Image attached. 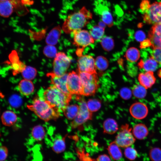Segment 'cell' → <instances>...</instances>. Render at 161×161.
<instances>
[{
	"mask_svg": "<svg viewBox=\"0 0 161 161\" xmlns=\"http://www.w3.org/2000/svg\"><path fill=\"white\" fill-rule=\"evenodd\" d=\"M61 32V28L59 26L55 27L47 35L46 42L47 44L54 45L57 43Z\"/></svg>",
	"mask_w": 161,
	"mask_h": 161,
	"instance_id": "cell-17",
	"label": "cell"
},
{
	"mask_svg": "<svg viewBox=\"0 0 161 161\" xmlns=\"http://www.w3.org/2000/svg\"><path fill=\"white\" fill-rule=\"evenodd\" d=\"M18 89L22 95L28 96L33 92L34 87L33 83L30 80L24 79L19 83Z\"/></svg>",
	"mask_w": 161,
	"mask_h": 161,
	"instance_id": "cell-18",
	"label": "cell"
},
{
	"mask_svg": "<svg viewBox=\"0 0 161 161\" xmlns=\"http://www.w3.org/2000/svg\"><path fill=\"white\" fill-rule=\"evenodd\" d=\"M95 65L96 68L99 70L104 71L108 67V61L105 57L99 56L95 60Z\"/></svg>",
	"mask_w": 161,
	"mask_h": 161,
	"instance_id": "cell-33",
	"label": "cell"
},
{
	"mask_svg": "<svg viewBox=\"0 0 161 161\" xmlns=\"http://www.w3.org/2000/svg\"><path fill=\"white\" fill-rule=\"evenodd\" d=\"M151 43L150 40L149 38H148L144 40L141 42L140 47L141 48H144L151 46Z\"/></svg>",
	"mask_w": 161,
	"mask_h": 161,
	"instance_id": "cell-48",
	"label": "cell"
},
{
	"mask_svg": "<svg viewBox=\"0 0 161 161\" xmlns=\"http://www.w3.org/2000/svg\"><path fill=\"white\" fill-rule=\"evenodd\" d=\"M145 37V33L141 31H137L135 33V38L138 41L142 42L144 40Z\"/></svg>",
	"mask_w": 161,
	"mask_h": 161,
	"instance_id": "cell-47",
	"label": "cell"
},
{
	"mask_svg": "<svg viewBox=\"0 0 161 161\" xmlns=\"http://www.w3.org/2000/svg\"><path fill=\"white\" fill-rule=\"evenodd\" d=\"M148 38L151 42V47L153 49L161 48V35H148Z\"/></svg>",
	"mask_w": 161,
	"mask_h": 161,
	"instance_id": "cell-39",
	"label": "cell"
},
{
	"mask_svg": "<svg viewBox=\"0 0 161 161\" xmlns=\"http://www.w3.org/2000/svg\"><path fill=\"white\" fill-rule=\"evenodd\" d=\"M129 112L131 115L134 118L142 120L147 116L148 109L145 103L141 102H137L131 105Z\"/></svg>",
	"mask_w": 161,
	"mask_h": 161,
	"instance_id": "cell-12",
	"label": "cell"
},
{
	"mask_svg": "<svg viewBox=\"0 0 161 161\" xmlns=\"http://www.w3.org/2000/svg\"><path fill=\"white\" fill-rule=\"evenodd\" d=\"M77 152L80 161H96V160L91 157L88 153H86L84 149H77Z\"/></svg>",
	"mask_w": 161,
	"mask_h": 161,
	"instance_id": "cell-40",
	"label": "cell"
},
{
	"mask_svg": "<svg viewBox=\"0 0 161 161\" xmlns=\"http://www.w3.org/2000/svg\"><path fill=\"white\" fill-rule=\"evenodd\" d=\"M98 25L101 27L105 28L106 26V24L102 21H100Z\"/></svg>",
	"mask_w": 161,
	"mask_h": 161,
	"instance_id": "cell-50",
	"label": "cell"
},
{
	"mask_svg": "<svg viewBox=\"0 0 161 161\" xmlns=\"http://www.w3.org/2000/svg\"><path fill=\"white\" fill-rule=\"evenodd\" d=\"M158 63L151 56L145 60H141L138 63V66L140 69H143L146 72H154L157 69Z\"/></svg>",
	"mask_w": 161,
	"mask_h": 161,
	"instance_id": "cell-16",
	"label": "cell"
},
{
	"mask_svg": "<svg viewBox=\"0 0 161 161\" xmlns=\"http://www.w3.org/2000/svg\"><path fill=\"white\" fill-rule=\"evenodd\" d=\"M132 92L136 98L142 99L146 96L147 92L146 89L144 87L140 84H136L132 87Z\"/></svg>",
	"mask_w": 161,
	"mask_h": 161,
	"instance_id": "cell-28",
	"label": "cell"
},
{
	"mask_svg": "<svg viewBox=\"0 0 161 161\" xmlns=\"http://www.w3.org/2000/svg\"><path fill=\"white\" fill-rule=\"evenodd\" d=\"M78 113L71 123V126L75 128L80 125L87 120L92 119V114L88 108L87 103L82 101L79 106Z\"/></svg>",
	"mask_w": 161,
	"mask_h": 161,
	"instance_id": "cell-8",
	"label": "cell"
},
{
	"mask_svg": "<svg viewBox=\"0 0 161 161\" xmlns=\"http://www.w3.org/2000/svg\"><path fill=\"white\" fill-rule=\"evenodd\" d=\"M89 110L91 112L97 111L101 106V101L97 99H89L87 103Z\"/></svg>",
	"mask_w": 161,
	"mask_h": 161,
	"instance_id": "cell-34",
	"label": "cell"
},
{
	"mask_svg": "<svg viewBox=\"0 0 161 161\" xmlns=\"http://www.w3.org/2000/svg\"><path fill=\"white\" fill-rule=\"evenodd\" d=\"M21 101L20 97L16 95L12 96L9 99L10 104L14 107H17L20 105Z\"/></svg>",
	"mask_w": 161,
	"mask_h": 161,
	"instance_id": "cell-45",
	"label": "cell"
},
{
	"mask_svg": "<svg viewBox=\"0 0 161 161\" xmlns=\"http://www.w3.org/2000/svg\"><path fill=\"white\" fill-rule=\"evenodd\" d=\"M98 87L97 82L82 86L81 95L86 96L92 95L95 93Z\"/></svg>",
	"mask_w": 161,
	"mask_h": 161,
	"instance_id": "cell-31",
	"label": "cell"
},
{
	"mask_svg": "<svg viewBox=\"0 0 161 161\" xmlns=\"http://www.w3.org/2000/svg\"><path fill=\"white\" fill-rule=\"evenodd\" d=\"M100 13L101 19L106 25L109 27H111L113 25L112 16L111 13L106 8L100 10Z\"/></svg>",
	"mask_w": 161,
	"mask_h": 161,
	"instance_id": "cell-29",
	"label": "cell"
},
{
	"mask_svg": "<svg viewBox=\"0 0 161 161\" xmlns=\"http://www.w3.org/2000/svg\"><path fill=\"white\" fill-rule=\"evenodd\" d=\"M138 80L140 84L147 89L151 88L155 83L156 78L153 72L148 71L139 74Z\"/></svg>",
	"mask_w": 161,
	"mask_h": 161,
	"instance_id": "cell-13",
	"label": "cell"
},
{
	"mask_svg": "<svg viewBox=\"0 0 161 161\" xmlns=\"http://www.w3.org/2000/svg\"><path fill=\"white\" fill-rule=\"evenodd\" d=\"M144 22L153 25L161 23V2H155L151 4L148 10L143 14Z\"/></svg>",
	"mask_w": 161,
	"mask_h": 161,
	"instance_id": "cell-5",
	"label": "cell"
},
{
	"mask_svg": "<svg viewBox=\"0 0 161 161\" xmlns=\"http://www.w3.org/2000/svg\"><path fill=\"white\" fill-rule=\"evenodd\" d=\"M131 128L128 124L121 127L114 141L118 146L126 148L134 143L135 139L131 132Z\"/></svg>",
	"mask_w": 161,
	"mask_h": 161,
	"instance_id": "cell-4",
	"label": "cell"
},
{
	"mask_svg": "<svg viewBox=\"0 0 161 161\" xmlns=\"http://www.w3.org/2000/svg\"><path fill=\"white\" fill-rule=\"evenodd\" d=\"M6 0H0V1H4Z\"/></svg>",
	"mask_w": 161,
	"mask_h": 161,
	"instance_id": "cell-52",
	"label": "cell"
},
{
	"mask_svg": "<svg viewBox=\"0 0 161 161\" xmlns=\"http://www.w3.org/2000/svg\"><path fill=\"white\" fill-rule=\"evenodd\" d=\"M150 157L152 161H161V149L155 147L151 148L149 153Z\"/></svg>",
	"mask_w": 161,
	"mask_h": 161,
	"instance_id": "cell-36",
	"label": "cell"
},
{
	"mask_svg": "<svg viewBox=\"0 0 161 161\" xmlns=\"http://www.w3.org/2000/svg\"><path fill=\"white\" fill-rule=\"evenodd\" d=\"M68 74L66 73L61 76H58L53 72L47 74V76L50 78L52 84L61 92L69 95H71L68 90L66 83Z\"/></svg>",
	"mask_w": 161,
	"mask_h": 161,
	"instance_id": "cell-11",
	"label": "cell"
},
{
	"mask_svg": "<svg viewBox=\"0 0 161 161\" xmlns=\"http://www.w3.org/2000/svg\"><path fill=\"white\" fill-rule=\"evenodd\" d=\"M105 28L98 25L93 26L90 30L89 33L94 40L97 41L101 39L104 34Z\"/></svg>",
	"mask_w": 161,
	"mask_h": 161,
	"instance_id": "cell-26",
	"label": "cell"
},
{
	"mask_svg": "<svg viewBox=\"0 0 161 161\" xmlns=\"http://www.w3.org/2000/svg\"><path fill=\"white\" fill-rule=\"evenodd\" d=\"M101 43L104 49L107 51L112 50L114 46V41L109 37L106 36L102 38Z\"/></svg>",
	"mask_w": 161,
	"mask_h": 161,
	"instance_id": "cell-35",
	"label": "cell"
},
{
	"mask_svg": "<svg viewBox=\"0 0 161 161\" xmlns=\"http://www.w3.org/2000/svg\"><path fill=\"white\" fill-rule=\"evenodd\" d=\"M103 129L104 133L112 134L117 131L118 126L115 120L112 118H108L104 121Z\"/></svg>",
	"mask_w": 161,
	"mask_h": 161,
	"instance_id": "cell-22",
	"label": "cell"
},
{
	"mask_svg": "<svg viewBox=\"0 0 161 161\" xmlns=\"http://www.w3.org/2000/svg\"><path fill=\"white\" fill-rule=\"evenodd\" d=\"M151 56L158 63L161 65V48L153 49Z\"/></svg>",
	"mask_w": 161,
	"mask_h": 161,
	"instance_id": "cell-42",
	"label": "cell"
},
{
	"mask_svg": "<svg viewBox=\"0 0 161 161\" xmlns=\"http://www.w3.org/2000/svg\"><path fill=\"white\" fill-rule=\"evenodd\" d=\"M1 119L3 124L6 126H10L16 123L17 120V117L13 112L7 111L3 113Z\"/></svg>",
	"mask_w": 161,
	"mask_h": 161,
	"instance_id": "cell-23",
	"label": "cell"
},
{
	"mask_svg": "<svg viewBox=\"0 0 161 161\" xmlns=\"http://www.w3.org/2000/svg\"><path fill=\"white\" fill-rule=\"evenodd\" d=\"M124 154L126 158L131 160H134L137 156V152L135 149L130 146L126 148Z\"/></svg>",
	"mask_w": 161,
	"mask_h": 161,
	"instance_id": "cell-38",
	"label": "cell"
},
{
	"mask_svg": "<svg viewBox=\"0 0 161 161\" xmlns=\"http://www.w3.org/2000/svg\"><path fill=\"white\" fill-rule=\"evenodd\" d=\"M107 149L113 160H118L122 157V154L121 149L114 141L110 144Z\"/></svg>",
	"mask_w": 161,
	"mask_h": 161,
	"instance_id": "cell-21",
	"label": "cell"
},
{
	"mask_svg": "<svg viewBox=\"0 0 161 161\" xmlns=\"http://www.w3.org/2000/svg\"><path fill=\"white\" fill-rule=\"evenodd\" d=\"M72 32L74 35L73 43L78 47L84 48L94 42L89 32L87 30L80 29Z\"/></svg>",
	"mask_w": 161,
	"mask_h": 161,
	"instance_id": "cell-9",
	"label": "cell"
},
{
	"mask_svg": "<svg viewBox=\"0 0 161 161\" xmlns=\"http://www.w3.org/2000/svg\"><path fill=\"white\" fill-rule=\"evenodd\" d=\"M92 13L85 7L69 15L63 23L62 29L66 33L80 30L92 19Z\"/></svg>",
	"mask_w": 161,
	"mask_h": 161,
	"instance_id": "cell-1",
	"label": "cell"
},
{
	"mask_svg": "<svg viewBox=\"0 0 161 161\" xmlns=\"http://www.w3.org/2000/svg\"><path fill=\"white\" fill-rule=\"evenodd\" d=\"M65 138L56 140L54 142L52 149L56 153L59 154L64 152L66 149Z\"/></svg>",
	"mask_w": 161,
	"mask_h": 161,
	"instance_id": "cell-27",
	"label": "cell"
},
{
	"mask_svg": "<svg viewBox=\"0 0 161 161\" xmlns=\"http://www.w3.org/2000/svg\"><path fill=\"white\" fill-rule=\"evenodd\" d=\"M8 150L4 146L0 147V161H4L7 158L8 155Z\"/></svg>",
	"mask_w": 161,
	"mask_h": 161,
	"instance_id": "cell-46",
	"label": "cell"
},
{
	"mask_svg": "<svg viewBox=\"0 0 161 161\" xmlns=\"http://www.w3.org/2000/svg\"><path fill=\"white\" fill-rule=\"evenodd\" d=\"M66 86L71 94L81 95L82 85L78 74L74 71L68 73Z\"/></svg>",
	"mask_w": 161,
	"mask_h": 161,
	"instance_id": "cell-7",
	"label": "cell"
},
{
	"mask_svg": "<svg viewBox=\"0 0 161 161\" xmlns=\"http://www.w3.org/2000/svg\"><path fill=\"white\" fill-rule=\"evenodd\" d=\"M148 35H161V23L153 25L149 32Z\"/></svg>",
	"mask_w": 161,
	"mask_h": 161,
	"instance_id": "cell-41",
	"label": "cell"
},
{
	"mask_svg": "<svg viewBox=\"0 0 161 161\" xmlns=\"http://www.w3.org/2000/svg\"><path fill=\"white\" fill-rule=\"evenodd\" d=\"M14 8L12 0L0 1V16L4 18L9 17L13 13Z\"/></svg>",
	"mask_w": 161,
	"mask_h": 161,
	"instance_id": "cell-14",
	"label": "cell"
},
{
	"mask_svg": "<svg viewBox=\"0 0 161 161\" xmlns=\"http://www.w3.org/2000/svg\"><path fill=\"white\" fill-rule=\"evenodd\" d=\"M71 95L61 92L53 85L45 90L42 97L61 113L69 105Z\"/></svg>",
	"mask_w": 161,
	"mask_h": 161,
	"instance_id": "cell-3",
	"label": "cell"
},
{
	"mask_svg": "<svg viewBox=\"0 0 161 161\" xmlns=\"http://www.w3.org/2000/svg\"><path fill=\"white\" fill-rule=\"evenodd\" d=\"M125 56L127 60L129 62L134 63L137 62L140 56V52L137 48L131 47L126 51Z\"/></svg>",
	"mask_w": 161,
	"mask_h": 161,
	"instance_id": "cell-25",
	"label": "cell"
},
{
	"mask_svg": "<svg viewBox=\"0 0 161 161\" xmlns=\"http://www.w3.org/2000/svg\"><path fill=\"white\" fill-rule=\"evenodd\" d=\"M78 72L96 73L95 60L89 55H82L78 61Z\"/></svg>",
	"mask_w": 161,
	"mask_h": 161,
	"instance_id": "cell-10",
	"label": "cell"
},
{
	"mask_svg": "<svg viewBox=\"0 0 161 161\" xmlns=\"http://www.w3.org/2000/svg\"><path fill=\"white\" fill-rule=\"evenodd\" d=\"M151 4L149 0H142L140 3V12L143 14L149 9Z\"/></svg>",
	"mask_w": 161,
	"mask_h": 161,
	"instance_id": "cell-43",
	"label": "cell"
},
{
	"mask_svg": "<svg viewBox=\"0 0 161 161\" xmlns=\"http://www.w3.org/2000/svg\"><path fill=\"white\" fill-rule=\"evenodd\" d=\"M121 97L125 100L129 99L131 96V92L130 90L127 88L121 89L120 92Z\"/></svg>",
	"mask_w": 161,
	"mask_h": 161,
	"instance_id": "cell-44",
	"label": "cell"
},
{
	"mask_svg": "<svg viewBox=\"0 0 161 161\" xmlns=\"http://www.w3.org/2000/svg\"><path fill=\"white\" fill-rule=\"evenodd\" d=\"M70 63V60L64 52L57 53L53 63V73L61 76L66 73Z\"/></svg>",
	"mask_w": 161,
	"mask_h": 161,
	"instance_id": "cell-6",
	"label": "cell"
},
{
	"mask_svg": "<svg viewBox=\"0 0 161 161\" xmlns=\"http://www.w3.org/2000/svg\"><path fill=\"white\" fill-rule=\"evenodd\" d=\"M10 58L12 63L11 67L13 74H16L21 72L26 66L19 60L17 54L15 51L12 52Z\"/></svg>",
	"mask_w": 161,
	"mask_h": 161,
	"instance_id": "cell-15",
	"label": "cell"
},
{
	"mask_svg": "<svg viewBox=\"0 0 161 161\" xmlns=\"http://www.w3.org/2000/svg\"><path fill=\"white\" fill-rule=\"evenodd\" d=\"M157 74L158 76L161 78V69L159 70Z\"/></svg>",
	"mask_w": 161,
	"mask_h": 161,
	"instance_id": "cell-51",
	"label": "cell"
},
{
	"mask_svg": "<svg viewBox=\"0 0 161 161\" xmlns=\"http://www.w3.org/2000/svg\"><path fill=\"white\" fill-rule=\"evenodd\" d=\"M96 161H111V160L107 155L104 154L99 156Z\"/></svg>",
	"mask_w": 161,
	"mask_h": 161,
	"instance_id": "cell-49",
	"label": "cell"
},
{
	"mask_svg": "<svg viewBox=\"0 0 161 161\" xmlns=\"http://www.w3.org/2000/svg\"><path fill=\"white\" fill-rule=\"evenodd\" d=\"M32 135L33 138L37 140H42L45 135V132L44 128L41 126L34 127L32 131Z\"/></svg>",
	"mask_w": 161,
	"mask_h": 161,
	"instance_id": "cell-32",
	"label": "cell"
},
{
	"mask_svg": "<svg viewBox=\"0 0 161 161\" xmlns=\"http://www.w3.org/2000/svg\"><path fill=\"white\" fill-rule=\"evenodd\" d=\"M21 73L24 79L30 80L35 77L37 71L33 67L26 66Z\"/></svg>",
	"mask_w": 161,
	"mask_h": 161,
	"instance_id": "cell-30",
	"label": "cell"
},
{
	"mask_svg": "<svg viewBox=\"0 0 161 161\" xmlns=\"http://www.w3.org/2000/svg\"><path fill=\"white\" fill-rule=\"evenodd\" d=\"M44 54L47 57H55L57 53L56 47L53 45H48L45 47L44 49Z\"/></svg>",
	"mask_w": 161,
	"mask_h": 161,
	"instance_id": "cell-37",
	"label": "cell"
},
{
	"mask_svg": "<svg viewBox=\"0 0 161 161\" xmlns=\"http://www.w3.org/2000/svg\"><path fill=\"white\" fill-rule=\"evenodd\" d=\"M133 134L135 138L139 140L145 138L148 134V131L146 126L143 123H138L133 127Z\"/></svg>",
	"mask_w": 161,
	"mask_h": 161,
	"instance_id": "cell-20",
	"label": "cell"
},
{
	"mask_svg": "<svg viewBox=\"0 0 161 161\" xmlns=\"http://www.w3.org/2000/svg\"><path fill=\"white\" fill-rule=\"evenodd\" d=\"M27 107L40 119L45 121L56 119L61 115L60 112L41 97H35L32 104L27 105Z\"/></svg>",
	"mask_w": 161,
	"mask_h": 161,
	"instance_id": "cell-2",
	"label": "cell"
},
{
	"mask_svg": "<svg viewBox=\"0 0 161 161\" xmlns=\"http://www.w3.org/2000/svg\"><path fill=\"white\" fill-rule=\"evenodd\" d=\"M82 86L98 82L96 73L86 72H78Z\"/></svg>",
	"mask_w": 161,
	"mask_h": 161,
	"instance_id": "cell-19",
	"label": "cell"
},
{
	"mask_svg": "<svg viewBox=\"0 0 161 161\" xmlns=\"http://www.w3.org/2000/svg\"><path fill=\"white\" fill-rule=\"evenodd\" d=\"M79 106L76 104L67 106L63 111L66 117L69 120H74L78 114Z\"/></svg>",
	"mask_w": 161,
	"mask_h": 161,
	"instance_id": "cell-24",
	"label": "cell"
}]
</instances>
